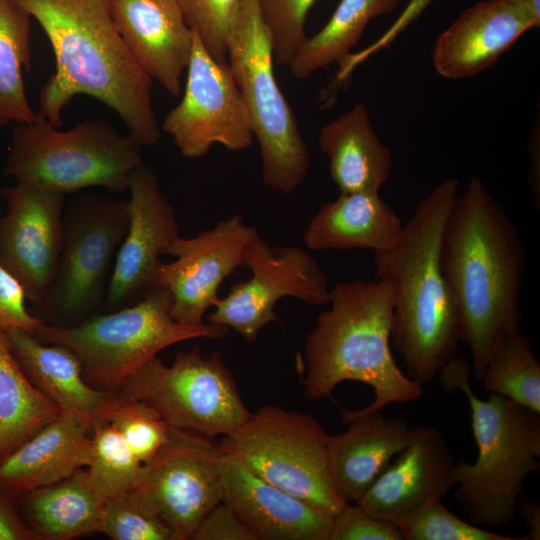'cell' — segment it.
Returning a JSON list of instances; mask_svg holds the SVG:
<instances>
[{"label": "cell", "mask_w": 540, "mask_h": 540, "mask_svg": "<svg viewBox=\"0 0 540 540\" xmlns=\"http://www.w3.org/2000/svg\"><path fill=\"white\" fill-rule=\"evenodd\" d=\"M429 0H413L408 9L403 14L402 20H408L420 11Z\"/></svg>", "instance_id": "cell-44"}, {"label": "cell", "mask_w": 540, "mask_h": 540, "mask_svg": "<svg viewBox=\"0 0 540 540\" xmlns=\"http://www.w3.org/2000/svg\"><path fill=\"white\" fill-rule=\"evenodd\" d=\"M63 221L56 274L34 310L37 318L43 314L80 323L102 301L108 272L128 229L127 201L78 197L67 205Z\"/></svg>", "instance_id": "cell-11"}, {"label": "cell", "mask_w": 540, "mask_h": 540, "mask_svg": "<svg viewBox=\"0 0 540 540\" xmlns=\"http://www.w3.org/2000/svg\"><path fill=\"white\" fill-rule=\"evenodd\" d=\"M100 533L113 540H178L138 487L105 499Z\"/></svg>", "instance_id": "cell-33"}, {"label": "cell", "mask_w": 540, "mask_h": 540, "mask_svg": "<svg viewBox=\"0 0 540 540\" xmlns=\"http://www.w3.org/2000/svg\"><path fill=\"white\" fill-rule=\"evenodd\" d=\"M328 540H404V537L395 524L366 513L355 503H346L333 516Z\"/></svg>", "instance_id": "cell-38"}, {"label": "cell", "mask_w": 540, "mask_h": 540, "mask_svg": "<svg viewBox=\"0 0 540 540\" xmlns=\"http://www.w3.org/2000/svg\"><path fill=\"white\" fill-rule=\"evenodd\" d=\"M531 16L540 24V0H519Z\"/></svg>", "instance_id": "cell-43"}, {"label": "cell", "mask_w": 540, "mask_h": 540, "mask_svg": "<svg viewBox=\"0 0 540 540\" xmlns=\"http://www.w3.org/2000/svg\"><path fill=\"white\" fill-rule=\"evenodd\" d=\"M274 62L289 67L307 40L306 16L316 0H258Z\"/></svg>", "instance_id": "cell-36"}, {"label": "cell", "mask_w": 540, "mask_h": 540, "mask_svg": "<svg viewBox=\"0 0 540 540\" xmlns=\"http://www.w3.org/2000/svg\"><path fill=\"white\" fill-rule=\"evenodd\" d=\"M181 101L165 116L161 129L180 153L197 159L219 144L231 151L248 149L252 122L227 61H218L194 32Z\"/></svg>", "instance_id": "cell-12"}, {"label": "cell", "mask_w": 540, "mask_h": 540, "mask_svg": "<svg viewBox=\"0 0 540 540\" xmlns=\"http://www.w3.org/2000/svg\"><path fill=\"white\" fill-rule=\"evenodd\" d=\"M62 412L28 379L0 329V461Z\"/></svg>", "instance_id": "cell-28"}, {"label": "cell", "mask_w": 540, "mask_h": 540, "mask_svg": "<svg viewBox=\"0 0 540 540\" xmlns=\"http://www.w3.org/2000/svg\"><path fill=\"white\" fill-rule=\"evenodd\" d=\"M345 432L328 439V465L334 487L347 503L356 502L391 460L416 437L418 428L380 411L355 415L340 409Z\"/></svg>", "instance_id": "cell-22"}, {"label": "cell", "mask_w": 540, "mask_h": 540, "mask_svg": "<svg viewBox=\"0 0 540 540\" xmlns=\"http://www.w3.org/2000/svg\"><path fill=\"white\" fill-rule=\"evenodd\" d=\"M177 1L208 52L218 61H227V34L243 0Z\"/></svg>", "instance_id": "cell-37"}, {"label": "cell", "mask_w": 540, "mask_h": 540, "mask_svg": "<svg viewBox=\"0 0 540 540\" xmlns=\"http://www.w3.org/2000/svg\"><path fill=\"white\" fill-rule=\"evenodd\" d=\"M1 196L0 264L23 286L33 309L47 295L64 239L66 194L27 179L5 186Z\"/></svg>", "instance_id": "cell-14"}, {"label": "cell", "mask_w": 540, "mask_h": 540, "mask_svg": "<svg viewBox=\"0 0 540 540\" xmlns=\"http://www.w3.org/2000/svg\"><path fill=\"white\" fill-rule=\"evenodd\" d=\"M404 540H528L466 522L449 511L441 498H432L401 527Z\"/></svg>", "instance_id": "cell-35"}, {"label": "cell", "mask_w": 540, "mask_h": 540, "mask_svg": "<svg viewBox=\"0 0 540 540\" xmlns=\"http://www.w3.org/2000/svg\"><path fill=\"white\" fill-rule=\"evenodd\" d=\"M219 456L220 448L211 439L172 428L168 441L146 464L138 488L178 540L191 539L221 502Z\"/></svg>", "instance_id": "cell-15"}, {"label": "cell", "mask_w": 540, "mask_h": 540, "mask_svg": "<svg viewBox=\"0 0 540 540\" xmlns=\"http://www.w3.org/2000/svg\"><path fill=\"white\" fill-rule=\"evenodd\" d=\"M459 180L440 183L417 205L399 240L374 252L375 279L393 296L390 342L405 374L424 386L458 351L461 322L443 276V228L458 198Z\"/></svg>", "instance_id": "cell-3"}, {"label": "cell", "mask_w": 540, "mask_h": 540, "mask_svg": "<svg viewBox=\"0 0 540 540\" xmlns=\"http://www.w3.org/2000/svg\"><path fill=\"white\" fill-rule=\"evenodd\" d=\"M257 236L236 214L195 237L175 238L165 254L176 260L162 263L158 274V284L171 292V317L185 325L204 323L206 310L220 299V284L243 265L244 252Z\"/></svg>", "instance_id": "cell-16"}, {"label": "cell", "mask_w": 540, "mask_h": 540, "mask_svg": "<svg viewBox=\"0 0 540 540\" xmlns=\"http://www.w3.org/2000/svg\"><path fill=\"white\" fill-rule=\"evenodd\" d=\"M403 226L379 192L341 193L311 218L303 241L313 251L371 249L376 252L393 246Z\"/></svg>", "instance_id": "cell-26"}, {"label": "cell", "mask_w": 540, "mask_h": 540, "mask_svg": "<svg viewBox=\"0 0 540 540\" xmlns=\"http://www.w3.org/2000/svg\"><path fill=\"white\" fill-rule=\"evenodd\" d=\"M521 512L528 526V533L525 534L528 540L540 539V505L536 501H526L521 503Z\"/></svg>", "instance_id": "cell-42"}, {"label": "cell", "mask_w": 540, "mask_h": 540, "mask_svg": "<svg viewBox=\"0 0 540 540\" xmlns=\"http://www.w3.org/2000/svg\"><path fill=\"white\" fill-rule=\"evenodd\" d=\"M30 19L14 0H0V114L16 124L36 116L23 80V69L30 68Z\"/></svg>", "instance_id": "cell-30"}, {"label": "cell", "mask_w": 540, "mask_h": 540, "mask_svg": "<svg viewBox=\"0 0 540 540\" xmlns=\"http://www.w3.org/2000/svg\"><path fill=\"white\" fill-rule=\"evenodd\" d=\"M29 527L39 540H69L100 532L105 498L82 468L21 496Z\"/></svg>", "instance_id": "cell-27"}, {"label": "cell", "mask_w": 540, "mask_h": 540, "mask_svg": "<svg viewBox=\"0 0 540 540\" xmlns=\"http://www.w3.org/2000/svg\"><path fill=\"white\" fill-rule=\"evenodd\" d=\"M440 263L462 341L481 380L499 342L520 330L527 254L520 234L479 177H471L443 228Z\"/></svg>", "instance_id": "cell-1"}, {"label": "cell", "mask_w": 540, "mask_h": 540, "mask_svg": "<svg viewBox=\"0 0 540 540\" xmlns=\"http://www.w3.org/2000/svg\"><path fill=\"white\" fill-rule=\"evenodd\" d=\"M92 447L91 423L62 412L0 461V488L15 498L59 482L88 466Z\"/></svg>", "instance_id": "cell-23"}, {"label": "cell", "mask_w": 540, "mask_h": 540, "mask_svg": "<svg viewBox=\"0 0 540 540\" xmlns=\"http://www.w3.org/2000/svg\"><path fill=\"white\" fill-rule=\"evenodd\" d=\"M221 501L255 540H328L333 516L254 474L234 456H219Z\"/></svg>", "instance_id": "cell-19"}, {"label": "cell", "mask_w": 540, "mask_h": 540, "mask_svg": "<svg viewBox=\"0 0 540 540\" xmlns=\"http://www.w3.org/2000/svg\"><path fill=\"white\" fill-rule=\"evenodd\" d=\"M331 307L316 319L305 341L304 397H329L344 381L368 385L373 401L355 415L409 403L424 393L396 364L390 348L393 296L384 280L354 279L331 289Z\"/></svg>", "instance_id": "cell-4"}, {"label": "cell", "mask_w": 540, "mask_h": 540, "mask_svg": "<svg viewBox=\"0 0 540 540\" xmlns=\"http://www.w3.org/2000/svg\"><path fill=\"white\" fill-rule=\"evenodd\" d=\"M400 0H341L327 24L307 38L289 68L305 79L328 65L341 64L373 18L392 12Z\"/></svg>", "instance_id": "cell-29"}, {"label": "cell", "mask_w": 540, "mask_h": 540, "mask_svg": "<svg viewBox=\"0 0 540 540\" xmlns=\"http://www.w3.org/2000/svg\"><path fill=\"white\" fill-rule=\"evenodd\" d=\"M226 50L259 145L263 185L289 195L305 179L310 155L275 79L271 37L258 0L242 1L227 34Z\"/></svg>", "instance_id": "cell-7"}, {"label": "cell", "mask_w": 540, "mask_h": 540, "mask_svg": "<svg viewBox=\"0 0 540 540\" xmlns=\"http://www.w3.org/2000/svg\"><path fill=\"white\" fill-rule=\"evenodd\" d=\"M171 306L169 288L158 285L132 305L71 326L43 322L34 335L43 343L70 349L92 387L116 391L164 348L194 338H222L229 330L205 322L194 326L179 323L171 317Z\"/></svg>", "instance_id": "cell-6"}, {"label": "cell", "mask_w": 540, "mask_h": 540, "mask_svg": "<svg viewBox=\"0 0 540 540\" xmlns=\"http://www.w3.org/2000/svg\"><path fill=\"white\" fill-rule=\"evenodd\" d=\"M141 147L102 120L61 131L37 111L31 122L14 127L4 174L64 194L94 186L122 193L143 163Z\"/></svg>", "instance_id": "cell-8"}, {"label": "cell", "mask_w": 540, "mask_h": 540, "mask_svg": "<svg viewBox=\"0 0 540 540\" xmlns=\"http://www.w3.org/2000/svg\"><path fill=\"white\" fill-rule=\"evenodd\" d=\"M243 265L252 276L233 285L207 320L232 328L249 342H254L268 323L278 321L274 306L282 297L315 306L330 303L331 289L324 271L302 248L271 247L257 236L244 252Z\"/></svg>", "instance_id": "cell-13"}, {"label": "cell", "mask_w": 540, "mask_h": 540, "mask_svg": "<svg viewBox=\"0 0 540 540\" xmlns=\"http://www.w3.org/2000/svg\"><path fill=\"white\" fill-rule=\"evenodd\" d=\"M318 144L341 193L379 192L388 181L392 152L379 139L363 103L323 125Z\"/></svg>", "instance_id": "cell-25"}, {"label": "cell", "mask_w": 540, "mask_h": 540, "mask_svg": "<svg viewBox=\"0 0 540 540\" xmlns=\"http://www.w3.org/2000/svg\"><path fill=\"white\" fill-rule=\"evenodd\" d=\"M455 463L442 432L434 426L419 427L415 439L355 504L401 529L427 501L442 499L455 486Z\"/></svg>", "instance_id": "cell-18"}, {"label": "cell", "mask_w": 540, "mask_h": 540, "mask_svg": "<svg viewBox=\"0 0 540 540\" xmlns=\"http://www.w3.org/2000/svg\"><path fill=\"white\" fill-rule=\"evenodd\" d=\"M9 347L32 384L63 412L77 413L93 426L105 421L114 391L92 387L75 354L59 344L41 342L22 329L4 330Z\"/></svg>", "instance_id": "cell-24"}, {"label": "cell", "mask_w": 540, "mask_h": 540, "mask_svg": "<svg viewBox=\"0 0 540 540\" xmlns=\"http://www.w3.org/2000/svg\"><path fill=\"white\" fill-rule=\"evenodd\" d=\"M50 41L56 69L43 85L38 112L62 126L64 107L79 94L113 109L142 146L161 136L152 104V79L122 40L109 0H14Z\"/></svg>", "instance_id": "cell-2"}, {"label": "cell", "mask_w": 540, "mask_h": 540, "mask_svg": "<svg viewBox=\"0 0 540 540\" xmlns=\"http://www.w3.org/2000/svg\"><path fill=\"white\" fill-rule=\"evenodd\" d=\"M191 540H255L224 503L219 502L202 519Z\"/></svg>", "instance_id": "cell-40"}, {"label": "cell", "mask_w": 540, "mask_h": 540, "mask_svg": "<svg viewBox=\"0 0 540 540\" xmlns=\"http://www.w3.org/2000/svg\"><path fill=\"white\" fill-rule=\"evenodd\" d=\"M9 121L0 114V127L8 124Z\"/></svg>", "instance_id": "cell-45"}, {"label": "cell", "mask_w": 540, "mask_h": 540, "mask_svg": "<svg viewBox=\"0 0 540 540\" xmlns=\"http://www.w3.org/2000/svg\"><path fill=\"white\" fill-rule=\"evenodd\" d=\"M539 25L519 0L479 2L463 11L436 39L432 50L435 70L448 79L472 77Z\"/></svg>", "instance_id": "cell-20"}, {"label": "cell", "mask_w": 540, "mask_h": 540, "mask_svg": "<svg viewBox=\"0 0 540 540\" xmlns=\"http://www.w3.org/2000/svg\"><path fill=\"white\" fill-rule=\"evenodd\" d=\"M115 392L146 403L171 428L209 439L233 433L251 414L222 355L204 357L198 346L169 366L153 357Z\"/></svg>", "instance_id": "cell-10"}, {"label": "cell", "mask_w": 540, "mask_h": 540, "mask_svg": "<svg viewBox=\"0 0 540 540\" xmlns=\"http://www.w3.org/2000/svg\"><path fill=\"white\" fill-rule=\"evenodd\" d=\"M13 499L0 488V540H39L20 517Z\"/></svg>", "instance_id": "cell-41"}, {"label": "cell", "mask_w": 540, "mask_h": 540, "mask_svg": "<svg viewBox=\"0 0 540 540\" xmlns=\"http://www.w3.org/2000/svg\"><path fill=\"white\" fill-rule=\"evenodd\" d=\"M481 381L487 393L540 413V363L520 330L499 342Z\"/></svg>", "instance_id": "cell-31"}, {"label": "cell", "mask_w": 540, "mask_h": 540, "mask_svg": "<svg viewBox=\"0 0 540 540\" xmlns=\"http://www.w3.org/2000/svg\"><path fill=\"white\" fill-rule=\"evenodd\" d=\"M471 365L453 357L439 371L444 390L467 397L478 454L456 462L454 498L469 522L486 529L513 522L525 478L540 470V413L498 394L479 398L470 386Z\"/></svg>", "instance_id": "cell-5"}, {"label": "cell", "mask_w": 540, "mask_h": 540, "mask_svg": "<svg viewBox=\"0 0 540 540\" xmlns=\"http://www.w3.org/2000/svg\"><path fill=\"white\" fill-rule=\"evenodd\" d=\"M328 439L311 415L267 405L218 446L265 481L334 516L347 502L332 482Z\"/></svg>", "instance_id": "cell-9"}, {"label": "cell", "mask_w": 540, "mask_h": 540, "mask_svg": "<svg viewBox=\"0 0 540 540\" xmlns=\"http://www.w3.org/2000/svg\"><path fill=\"white\" fill-rule=\"evenodd\" d=\"M26 294L21 283L0 264V329H22L34 334L43 323L26 307Z\"/></svg>", "instance_id": "cell-39"}, {"label": "cell", "mask_w": 540, "mask_h": 540, "mask_svg": "<svg viewBox=\"0 0 540 540\" xmlns=\"http://www.w3.org/2000/svg\"><path fill=\"white\" fill-rule=\"evenodd\" d=\"M128 229L115 256L106 303L122 308L157 287L161 255L179 236L175 210L162 194L153 170L140 164L129 176Z\"/></svg>", "instance_id": "cell-17"}, {"label": "cell", "mask_w": 540, "mask_h": 540, "mask_svg": "<svg viewBox=\"0 0 540 540\" xmlns=\"http://www.w3.org/2000/svg\"><path fill=\"white\" fill-rule=\"evenodd\" d=\"M105 421L123 437L134 455L145 465L168 441L172 431L149 405L139 400L122 398L117 393L105 415Z\"/></svg>", "instance_id": "cell-34"}, {"label": "cell", "mask_w": 540, "mask_h": 540, "mask_svg": "<svg viewBox=\"0 0 540 540\" xmlns=\"http://www.w3.org/2000/svg\"><path fill=\"white\" fill-rule=\"evenodd\" d=\"M116 28L141 69L179 95L194 31L177 0H109Z\"/></svg>", "instance_id": "cell-21"}, {"label": "cell", "mask_w": 540, "mask_h": 540, "mask_svg": "<svg viewBox=\"0 0 540 540\" xmlns=\"http://www.w3.org/2000/svg\"><path fill=\"white\" fill-rule=\"evenodd\" d=\"M92 440V455L86 470L101 496L106 499L142 484L146 465L108 422L92 426Z\"/></svg>", "instance_id": "cell-32"}]
</instances>
